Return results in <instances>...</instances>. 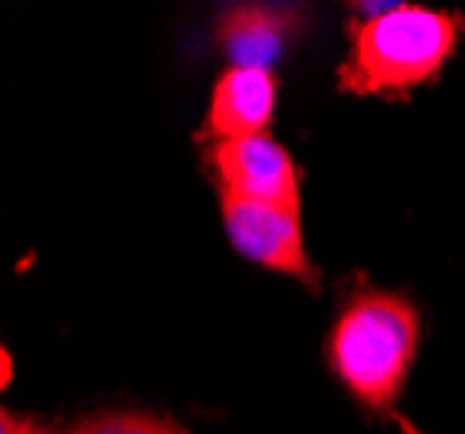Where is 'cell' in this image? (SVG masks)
I'll use <instances>...</instances> for the list:
<instances>
[{"mask_svg": "<svg viewBox=\"0 0 465 434\" xmlns=\"http://www.w3.org/2000/svg\"><path fill=\"white\" fill-rule=\"evenodd\" d=\"M417 340L420 316L407 296L358 292L330 330V369L365 407L389 410L403 393Z\"/></svg>", "mask_w": 465, "mask_h": 434, "instance_id": "7a4b0ae2", "label": "cell"}, {"mask_svg": "<svg viewBox=\"0 0 465 434\" xmlns=\"http://www.w3.org/2000/svg\"><path fill=\"white\" fill-rule=\"evenodd\" d=\"M219 202H223L226 233H230L232 247L240 254L251 257L253 264H261V268L299 278L310 289L320 285V275H316L312 257L306 251L299 212L278 209V205H268V202H251V198L230 195V192H219Z\"/></svg>", "mask_w": 465, "mask_h": 434, "instance_id": "3957f363", "label": "cell"}, {"mask_svg": "<svg viewBox=\"0 0 465 434\" xmlns=\"http://www.w3.org/2000/svg\"><path fill=\"white\" fill-rule=\"evenodd\" d=\"M274 108H278V80L272 70L230 66L215 80L202 136L215 139V146L232 139L264 136V129L274 119Z\"/></svg>", "mask_w": 465, "mask_h": 434, "instance_id": "5b68a950", "label": "cell"}, {"mask_svg": "<svg viewBox=\"0 0 465 434\" xmlns=\"http://www.w3.org/2000/svg\"><path fill=\"white\" fill-rule=\"evenodd\" d=\"M465 21L434 7H389L354 21L348 28L351 53L341 66V87L348 94H407L441 74L455 53Z\"/></svg>", "mask_w": 465, "mask_h": 434, "instance_id": "6da1fadb", "label": "cell"}, {"mask_svg": "<svg viewBox=\"0 0 465 434\" xmlns=\"http://www.w3.org/2000/svg\"><path fill=\"white\" fill-rule=\"evenodd\" d=\"M0 434H53V431H45L42 424L28 420V417L4 414V417H0Z\"/></svg>", "mask_w": 465, "mask_h": 434, "instance_id": "ba28073f", "label": "cell"}, {"mask_svg": "<svg viewBox=\"0 0 465 434\" xmlns=\"http://www.w3.org/2000/svg\"><path fill=\"white\" fill-rule=\"evenodd\" d=\"M213 167L219 178V192L299 212V202H302L299 167L289 157V150L272 136L219 143L213 146Z\"/></svg>", "mask_w": 465, "mask_h": 434, "instance_id": "277c9868", "label": "cell"}, {"mask_svg": "<svg viewBox=\"0 0 465 434\" xmlns=\"http://www.w3.org/2000/svg\"><path fill=\"white\" fill-rule=\"evenodd\" d=\"M63 434H184L174 420L156 414H139V410H122V414H97L74 424Z\"/></svg>", "mask_w": 465, "mask_h": 434, "instance_id": "52a82bcc", "label": "cell"}, {"mask_svg": "<svg viewBox=\"0 0 465 434\" xmlns=\"http://www.w3.org/2000/svg\"><path fill=\"white\" fill-rule=\"evenodd\" d=\"M292 32V18L274 11V7H232L226 18L219 21V42L226 49L232 66H257L268 70Z\"/></svg>", "mask_w": 465, "mask_h": 434, "instance_id": "8992f818", "label": "cell"}]
</instances>
